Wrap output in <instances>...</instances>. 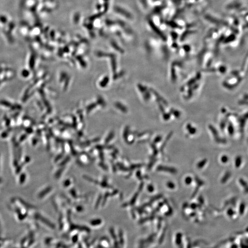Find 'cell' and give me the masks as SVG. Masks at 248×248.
<instances>
[{"label": "cell", "mask_w": 248, "mask_h": 248, "mask_svg": "<svg viewBox=\"0 0 248 248\" xmlns=\"http://www.w3.org/2000/svg\"><path fill=\"white\" fill-rule=\"evenodd\" d=\"M148 23L152 29L153 30V32H155L156 34L158 35L160 38L164 40H166V37H165V36H164V34H163V33L159 30V29L158 28L156 25L153 23V22L151 20H149Z\"/></svg>", "instance_id": "6da1fadb"}]
</instances>
